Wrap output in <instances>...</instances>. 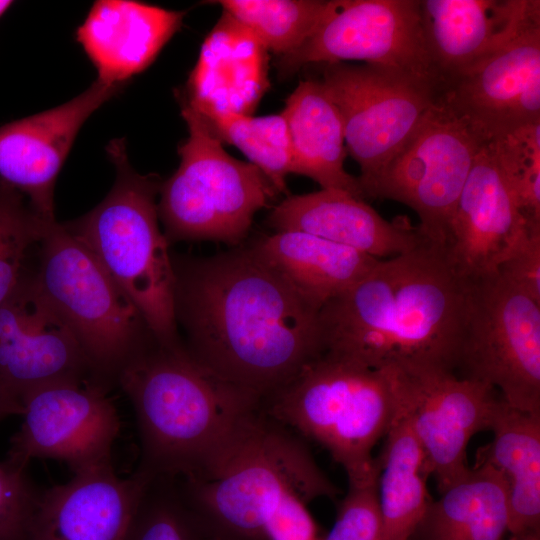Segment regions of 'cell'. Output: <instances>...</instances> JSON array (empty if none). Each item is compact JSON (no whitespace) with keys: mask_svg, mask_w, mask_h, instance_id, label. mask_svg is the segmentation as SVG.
Returning <instances> with one entry per match:
<instances>
[{"mask_svg":"<svg viewBox=\"0 0 540 540\" xmlns=\"http://www.w3.org/2000/svg\"><path fill=\"white\" fill-rule=\"evenodd\" d=\"M175 480L201 525L229 540H268L264 517L286 492L297 493L307 504L339 492L304 439L261 404L195 472Z\"/></svg>","mask_w":540,"mask_h":540,"instance_id":"4","label":"cell"},{"mask_svg":"<svg viewBox=\"0 0 540 540\" xmlns=\"http://www.w3.org/2000/svg\"><path fill=\"white\" fill-rule=\"evenodd\" d=\"M321 82L340 113L365 197L438 101V87L403 71L344 63L326 65Z\"/></svg>","mask_w":540,"mask_h":540,"instance_id":"10","label":"cell"},{"mask_svg":"<svg viewBox=\"0 0 540 540\" xmlns=\"http://www.w3.org/2000/svg\"><path fill=\"white\" fill-rule=\"evenodd\" d=\"M529 226L491 144L485 143L450 221L444 244L449 261L465 279L495 273Z\"/></svg>","mask_w":540,"mask_h":540,"instance_id":"18","label":"cell"},{"mask_svg":"<svg viewBox=\"0 0 540 540\" xmlns=\"http://www.w3.org/2000/svg\"><path fill=\"white\" fill-rule=\"evenodd\" d=\"M198 521V520H197ZM200 527H201V530H202V536H203V540H229V539H226V538H223V537H220V536H217L215 535L214 533L208 531L207 529H205L201 524L200 522L198 521Z\"/></svg>","mask_w":540,"mask_h":540,"instance_id":"40","label":"cell"},{"mask_svg":"<svg viewBox=\"0 0 540 540\" xmlns=\"http://www.w3.org/2000/svg\"><path fill=\"white\" fill-rule=\"evenodd\" d=\"M467 279L443 245L424 240L381 259L358 282L324 304L321 354L406 373L458 369Z\"/></svg>","mask_w":540,"mask_h":540,"instance_id":"2","label":"cell"},{"mask_svg":"<svg viewBox=\"0 0 540 540\" xmlns=\"http://www.w3.org/2000/svg\"><path fill=\"white\" fill-rule=\"evenodd\" d=\"M20 400L9 390L0 377V422L13 415H22Z\"/></svg>","mask_w":540,"mask_h":540,"instance_id":"38","label":"cell"},{"mask_svg":"<svg viewBox=\"0 0 540 540\" xmlns=\"http://www.w3.org/2000/svg\"><path fill=\"white\" fill-rule=\"evenodd\" d=\"M268 222L277 231L304 232L379 260L427 240L407 219L388 221L364 199L337 189L286 197L273 209Z\"/></svg>","mask_w":540,"mask_h":540,"instance_id":"22","label":"cell"},{"mask_svg":"<svg viewBox=\"0 0 540 540\" xmlns=\"http://www.w3.org/2000/svg\"><path fill=\"white\" fill-rule=\"evenodd\" d=\"M0 377L20 402L45 385L90 380L81 348L32 274L0 304Z\"/></svg>","mask_w":540,"mask_h":540,"instance_id":"16","label":"cell"},{"mask_svg":"<svg viewBox=\"0 0 540 540\" xmlns=\"http://www.w3.org/2000/svg\"><path fill=\"white\" fill-rule=\"evenodd\" d=\"M264 531L268 540H322L307 503L295 492H286L267 511Z\"/></svg>","mask_w":540,"mask_h":540,"instance_id":"36","label":"cell"},{"mask_svg":"<svg viewBox=\"0 0 540 540\" xmlns=\"http://www.w3.org/2000/svg\"><path fill=\"white\" fill-rule=\"evenodd\" d=\"M106 150L116 169L114 185L90 212L63 225L136 306L156 342L184 347L177 330L174 264L158 224L161 182L132 168L124 139L112 140Z\"/></svg>","mask_w":540,"mask_h":540,"instance_id":"5","label":"cell"},{"mask_svg":"<svg viewBox=\"0 0 540 540\" xmlns=\"http://www.w3.org/2000/svg\"><path fill=\"white\" fill-rule=\"evenodd\" d=\"M147 483L112 463L77 472L41 492L30 540H123Z\"/></svg>","mask_w":540,"mask_h":540,"instance_id":"19","label":"cell"},{"mask_svg":"<svg viewBox=\"0 0 540 540\" xmlns=\"http://www.w3.org/2000/svg\"><path fill=\"white\" fill-rule=\"evenodd\" d=\"M492 441L477 455L504 477L511 535L540 533V415L520 411L502 398L490 429Z\"/></svg>","mask_w":540,"mask_h":540,"instance_id":"26","label":"cell"},{"mask_svg":"<svg viewBox=\"0 0 540 540\" xmlns=\"http://www.w3.org/2000/svg\"><path fill=\"white\" fill-rule=\"evenodd\" d=\"M188 136L178 149L180 164L161 183L158 215L170 243L212 240L238 245L254 215L279 192L250 162L229 155L209 121L180 101Z\"/></svg>","mask_w":540,"mask_h":540,"instance_id":"8","label":"cell"},{"mask_svg":"<svg viewBox=\"0 0 540 540\" xmlns=\"http://www.w3.org/2000/svg\"><path fill=\"white\" fill-rule=\"evenodd\" d=\"M252 247L319 310L352 287L379 260L299 231H277Z\"/></svg>","mask_w":540,"mask_h":540,"instance_id":"25","label":"cell"},{"mask_svg":"<svg viewBox=\"0 0 540 540\" xmlns=\"http://www.w3.org/2000/svg\"><path fill=\"white\" fill-rule=\"evenodd\" d=\"M497 272L540 303V225H530Z\"/></svg>","mask_w":540,"mask_h":540,"instance_id":"37","label":"cell"},{"mask_svg":"<svg viewBox=\"0 0 540 540\" xmlns=\"http://www.w3.org/2000/svg\"><path fill=\"white\" fill-rule=\"evenodd\" d=\"M27 469L0 462V540H30L41 495Z\"/></svg>","mask_w":540,"mask_h":540,"instance_id":"34","label":"cell"},{"mask_svg":"<svg viewBox=\"0 0 540 540\" xmlns=\"http://www.w3.org/2000/svg\"><path fill=\"white\" fill-rule=\"evenodd\" d=\"M139 432L136 475L180 479L195 472L261 401L193 358L155 340L121 373Z\"/></svg>","mask_w":540,"mask_h":540,"instance_id":"3","label":"cell"},{"mask_svg":"<svg viewBox=\"0 0 540 540\" xmlns=\"http://www.w3.org/2000/svg\"><path fill=\"white\" fill-rule=\"evenodd\" d=\"M282 113L290 137L292 174L309 177L322 189L343 190L364 199L358 178L344 168V128L323 83L301 81L286 99Z\"/></svg>","mask_w":540,"mask_h":540,"instance_id":"24","label":"cell"},{"mask_svg":"<svg viewBox=\"0 0 540 540\" xmlns=\"http://www.w3.org/2000/svg\"><path fill=\"white\" fill-rule=\"evenodd\" d=\"M205 118L220 140L237 147L279 193L287 191L286 179L292 174V153L282 111L264 116L224 113Z\"/></svg>","mask_w":540,"mask_h":540,"instance_id":"30","label":"cell"},{"mask_svg":"<svg viewBox=\"0 0 540 540\" xmlns=\"http://www.w3.org/2000/svg\"><path fill=\"white\" fill-rule=\"evenodd\" d=\"M403 371L372 369L320 354L261 401L262 409L303 439L324 447L348 483L377 478L372 450L399 408Z\"/></svg>","mask_w":540,"mask_h":540,"instance_id":"6","label":"cell"},{"mask_svg":"<svg viewBox=\"0 0 540 540\" xmlns=\"http://www.w3.org/2000/svg\"><path fill=\"white\" fill-rule=\"evenodd\" d=\"M187 351L260 401L321 354L319 309L251 246L174 262Z\"/></svg>","mask_w":540,"mask_h":540,"instance_id":"1","label":"cell"},{"mask_svg":"<svg viewBox=\"0 0 540 540\" xmlns=\"http://www.w3.org/2000/svg\"><path fill=\"white\" fill-rule=\"evenodd\" d=\"M382 516L378 477L349 483L338 509L336 521L322 540H381Z\"/></svg>","mask_w":540,"mask_h":540,"instance_id":"35","label":"cell"},{"mask_svg":"<svg viewBox=\"0 0 540 540\" xmlns=\"http://www.w3.org/2000/svg\"><path fill=\"white\" fill-rule=\"evenodd\" d=\"M527 224L540 225V121L489 142Z\"/></svg>","mask_w":540,"mask_h":540,"instance_id":"33","label":"cell"},{"mask_svg":"<svg viewBox=\"0 0 540 540\" xmlns=\"http://www.w3.org/2000/svg\"><path fill=\"white\" fill-rule=\"evenodd\" d=\"M123 89L96 80L60 106L0 126V179L43 219H55V183L80 128Z\"/></svg>","mask_w":540,"mask_h":540,"instance_id":"17","label":"cell"},{"mask_svg":"<svg viewBox=\"0 0 540 540\" xmlns=\"http://www.w3.org/2000/svg\"><path fill=\"white\" fill-rule=\"evenodd\" d=\"M507 496L503 475L476 455L468 474L430 502L409 540H503Z\"/></svg>","mask_w":540,"mask_h":540,"instance_id":"27","label":"cell"},{"mask_svg":"<svg viewBox=\"0 0 540 540\" xmlns=\"http://www.w3.org/2000/svg\"><path fill=\"white\" fill-rule=\"evenodd\" d=\"M108 393L90 381L30 391L21 399L23 421L10 438L5 460L27 469L34 459H53L74 474L111 463L121 422Z\"/></svg>","mask_w":540,"mask_h":540,"instance_id":"13","label":"cell"},{"mask_svg":"<svg viewBox=\"0 0 540 540\" xmlns=\"http://www.w3.org/2000/svg\"><path fill=\"white\" fill-rule=\"evenodd\" d=\"M439 99L486 143L540 121V18L445 81Z\"/></svg>","mask_w":540,"mask_h":540,"instance_id":"14","label":"cell"},{"mask_svg":"<svg viewBox=\"0 0 540 540\" xmlns=\"http://www.w3.org/2000/svg\"><path fill=\"white\" fill-rule=\"evenodd\" d=\"M438 88L540 18L538 0H419Z\"/></svg>","mask_w":540,"mask_h":540,"instance_id":"20","label":"cell"},{"mask_svg":"<svg viewBox=\"0 0 540 540\" xmlns=\"http://www.w3.org/2000/svg\"><path fill=\"white\" fill-rule=\"evenodd\" d=\"M457 370L540 415V303L498 272L467 279Z\"/></svg>","mask_w":540,"mask_h":540,"instance_id":"9","label":"cell"},{"mask_svg":"<svg viewBox=\"0 0 540 540\" xmlns=\"http://www.w3.org/2000/svg\"><path fill=\"white\" fill-rule=\"evenodd\" d=\"M376 458L382 516L381 540H409L432 501L425 453L407 418L399 411Z\"/></svg>","mask_w":540,"mask_h":540,"instance_id":"28","label":"cell"},{"mask_svg":"<svg viewBox=\"0 0 540 540\" xmlns=\"http://www.w3.org/2000/svg\"><path fill=\"white\" fill-rule=\"evenodd\" d=\"M183 16L139 1L99 0L78 27L76 40L96 68V80L125 86L156 59Z\"/></svg>","mask_w":540,"mask_h":540,"instance_id":"23","label":"cell"},{"mask_svg":"<svg viewBox=\"0 0 540 540\" xmlns=\"http://www.w3.org/2000/svg\"><path fill=\"white\" fill-rule=\"evenodd\" d=\"M12 4V1L0 0V18L5 14V12L11 7Z\"/></svg>","mask_w":540,"mask_h":540,"instance_id":"41","label":"cell"},{"mask_svg":"<svg viewBox=\"0 0 540 540\" xmlns=\"http://www.w3.org/2000/svg\"><path fill=\"white\" fill-rule=\"evenodd\" d=\"M32 276L81 348L89 381L109 392L155 340L140 312L94 255L56 220L38 245Z\"/></svg>","mask_w":540,"mask_h":540,"instance_id":"7","label":"cell"},{"mask_svg":"<svg viewBox=\"0 0 540 540\" xmlns=\"http://www.w3.org/2000/svg\"><path fill=\"white\" fill-rule=\"evenodd\" d=\"M362 61L438 80L426 47L419 0H332L318 26L295 51L280 57L287 78L313 64Z\"/></svg>","mask_w":540,"mask_h":540,"instance_id":"12","label":"cell"},{"mask_svg":"<svg viewBox=\"0 0 540 540\" xmlns=\"http://www.w3.org/2000/svg\"><path fill=\"white\" fill-rule=\"evenodd\" d=\"M54 220L43 219L22 193L0 179V304L21 282L28 254Z\"/></svg>","mask_w":540,"mask_h":540,"instance_id":"31","label":"cell"},{"mask_svg":"<svg viewBox=\"0 0 540 540\" xmlns=\"http://www.w3.org/2000/svg\"><path fill=\"white\" fill-rule=\"evenodd\" d=\"M223 11L249 29L280 57L298 49L314 32L328 7L319 0H219Z\"/></svg>","mask_w":540,"mask_h":540,"instance_id":"29","label":"cell"},{"mask_svg":"<svg viewBox=\"0 0 540 540\" xmlns=\"http://www.w3.org/2000/svg\"><path fill=\"white\" fill-rule=\"evenodd\" d=\"M499 393L455 372H403L400 410L419 441L440 493L463 479L470 468L467 446L489 430Z\"/></svg>","mask_w":540,"mask_h":540,"instance_id":"15","label":"cell"},{"mask_svg":"<svg viewBox=\"0 0 540 540\" xmlns=\"http://www.w3.org/2000/svg\"><path fill=\"white\" fill-rule=\"evenodd\" d=\"M485 143L438 98L365 197L410 207L423 237L444 246L459 196Z\"/></svg>","mask_w":540,"mask_h":540,"instance_id":"11","label":"cell"},{"mask_svg":"<svg viewBox=\"0 0 540 540\" xmlns=\"http://www.w3.org/2000/svg\"><path fill=\"white\" fill-rule=\"evenodd\" d=\"M267 49L229 13L205 38L186 88L178 94L204 117L251 115L269 87Z\"/></svg>","mask_w":540,"mask_h":540,"instance_id":"21","label":"cell"},{"mask_svg":"<svg viewBox=\"0 0 540 540\" xmlns=\"http://www.w3.org/2000/svg\"><path fill=\"white\" fill-rule=\"evenodd\" d=\"M508 540H540V533H523L512 535Z\"/></svg>","mask_w":540,"mask_h":540,"instance_id":"39","label":"cell"},{"mask_svg":"<svg viewBox=\"0 0 540 540\" xmlns=\"http://www.w3.org/2000/svg\"><path fill=\"white\" fill-rule=\"evenodd\" d=\"M123 540H203L176 480H149Z\"/></svg>","mask_w":540,"mask_h":540,"instance_id":"32","label":"cell"}]
</instances>
